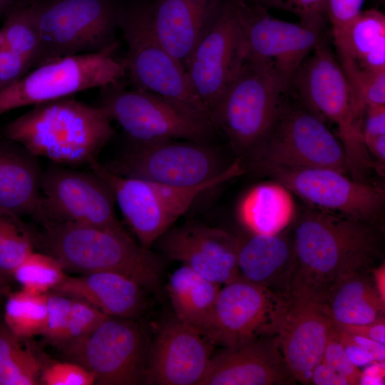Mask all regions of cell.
Instances as JSON below:
<instances>
[{
    "label": "cell",
    "mask_w": 385,
    "mask_h": 385,
    "mask_svg": "<svg viewBox=\"0 0 385 385\" xmlns=\"http://www.w3.org/2000/svg\"><path fill=\"white\" fill-rule=\"evenodd\" d=\"M240 237L197 222L170 228L155 243L165 257L182 262L219 284L240 277L237 266Z\"/></svg>",
    "instance_id": "cell-21"
},
{
    "label": "cell",
    "mask_w": 385,
    "mask_h": 385,
    "mask_svg": "<svg viewBox=\"0 0 385 385\" xmlns=\"http://www.w3.org/2000/svg\"><path fill=\"white\" fill-rule=\"evenodd\" d=\"M292 226L295 267L290 288L321 302L331 284L371 272L382 259L378 226L310 206L296 214Z\"/></svg>",
    "instance_id": "cell-1"
},
{
    "label": "cell",
    "mask_w": 385,
    "mask_h": 385,
    "mask_svg": "<svg viewBox=\"0 0 385 385\" xmlns=\"http://www.w3.org/2000/svg\"><path fill=\"white\" fill-rule=\"evenodd\" d=\"M259 5L289 12L299 18L300 24L320 30L325 29L329 21L327 0H260Z\"/></svg>",
    "instance_id": "cell-36"
},
{
    "label": "cell",
    "mask_w": 385,
    "mask_h": 385,
    "mask_svg": "<svg viewBox=\"0 0 385 385\" xmlns=\"http://www.w3.org/2000/svg\"><path fill=\"white\" fill-rule=\"evenodd\" d=\"M237 266L240 277L284 296L289 292L295 267L292 233L254 235L240 238Z\"/></svg>",
    "instance_id": "cell-25"
},
{
    "label": "cell",
    "mask_w": 385,
    "mask_h": 385,
    "mask_svg": "<svg viewBox=\"0 0 385 385\" xmlns=\"http://www.w3.org/2000/svg\"><path fill=\"white\" fill-rule=\"evenodd\" d=\"M150 344L133 319L108 317L90 334L61 346L92 373L95 384L136 385L144 384Z\"/></svg>",
    "instance_id": "cell-12"
},
{
    "label": "cell",
    "mask_w": 385,
    "mask_h": 385,
    "mask_svg": "<svg viewBox=\"0 0 385 385\" xmlns=\"http://www.w3.org/2000/svg\"><path fill=\"white\" fill-rule=\"evenodd\" d=\"M40 379L46 385H92L95 378L91 372L73 361L58 362L47 366Z\"/></svg>",
    "instance_id": "cell-40"
},
{
    "label": "cell",
    "mask_w": 385,
    "mask_h": 385,
    "mask_svg": "<svg viewBox=\"0 0 385 385\" xmlns=\"http://www.w3.org/2000/svg\"><path fill=\"white\" fill-rule=\"evenodd\" d=\"M322 303L338 325L366 324L384 319L385 302L376 288L371 271L355 273L333 283Z\"/></svg>",
    "instance_id": "cell-28"
},
{
    "label": "cell",
    "mask_w": 385,
    "mask_h": 385,
    "mask_svg": "<svg viewBox=\"0 0 385 385\" xmlns=\"http://www.w3.org/2000/svg\"><path fill=\"white\" fill-rule=\"evenodd\" d=\"M31 69L27 58L7 48H0V90L16 82Z\"/></svg>",
    "instance_id": "cell-41"
},
{
    "label": "cell",
    "mask_w": 385,
    "mask_h": 385,
    "mask_svg": "<svg viewBox=\"0 0 385 385\" xmlns=\"http://www.w3.org/2000/svg\"><path fill=\"white\" fill-rule=\"evenodd\" d=\"M47 314L43 334L58 344L67 328L72 298L59 293H46Z\"/></svg>",
    "instance_id": "cell-38"
},
{
    "label": "cell",
    "mask_w": 385,
    "mask_h": 385,
    "mask_svg": "<svg viewBox=\"0 0 385 385\" xmlns=\"http://www.w3.org/2000/svg\"><path fill=\"white\" fill-rule=\"evenodd\" d=\"M40 364L23 346L21 338L0 324V385H35L40 378Z\"/></svg>",
    "instance_id": "cell-31"
},
{
    "label": "cell",
    "mask_w": 385,
    "mask_h": 385,
    "mask_svg": "<svg viewBox=\"0 0 385 385\" xmlns=\"http://www.w3.org/2000/svg\"><path fill=\"white\" fill-rule=\"evenodd\" d=\"M245 159L250 169L260 175L275 168H329L348 175L339 138L299 103L288 101L270 133Z\"/></svg>",
    "instance_id": "cell-9"
},
{
    "label": "cell",
    "mask_w": 385,
    "mask_h": 385,
    "mask_svg": "<svg viewBox=\"0 0 385 385\" xmlns=\"http://www.w3.org/2000/svg\"><path fill=\"white\" fill-rule=\"evenodd\" d=\"M299 103L337 127L348 175L366 181L375 162L364 144L363 121L356 113L348 81L326 38L304 58L289 87Z\"/></svg>",
    "instance_id": "cell-4"
},
{
    "label": "cell",
    "mask_w": 385,
    "mask_h": 385,
    "mask_svg": "<svg viewBox=\"0 0 385 385\" xmlns=\"http://www.w3.org/2000/svg\"><path fill=\"white\" fill-rule=\"evenodd\" d=\"M232 1L242 24L246 59L269 67L289 91L304 58L327 38L325 31L274 18L259 4Z\"/></svg>",
    "instance_id": "cell-15"
},
{
    "label": "cell",
    "mask_w": 385,
    "mask_h": 385,
    "mask_svg": "<svg viewBox=\"0 0 385 385\" xmlns=\"http://www.w3.org/2000/svg\"><path fill=\"white\" fill-rule=\"evenodd\" d=\"M32 230L34 247L56 259L64 270L125 275L147 291L158 292L164 270L162 257L124 232L63 222H41Z\"/></svg>",
    "instance_id": "cell-3"
},
{
    "label": "cell",
    "mask_w": 385,
    "mask_h": 385,
    "mask_svg": "<svg viewBox=\"0 0 385 385\" xmlns=\"http://www.w3.org/2000/svg\"><path fill=\"white\" fill-rule=\"evenodd\" d=\"M381 3H384V0H379Z\"/></svg>",
    "instance_id": "cell-52"
},
{
    "label": "cell",
    "mask_w": 385,
    "mask_h": 385,
    "mask_svg": "<svg viewBox=\"0 0 385 385\" xmlns=\"http://www.w3.org/2000/svg\"><path fill=\"white\" fill-rule=\"evenodd\" d=\"M43 170L38 157L21 145L0 138V207L34 217L41 199Z\"/></svg>",
    "instance_id": "cell-27"
},
{
    "label": "cell",
    "mask_w": 385,
    "mask_h": 385,
    "mask_svg": "<svg viewBox=\"0 0 385 385\" xmlns=\"http://www.w3.org/2000/svg\"><path fill=\"white\" fill-rule=\"evenodd\" d=\"M322 361L347 379L349 385L359 384L361 371L348 358L334 324L329 332Z\"/></svg>",
    "instance_id": "cell-39"
},
{
    "label": "cell",
    "mask_w": 385,
    "mask_h": 385,
    "mask_svg": "<svg viewBox=\"0 0 385 385\" xmlns=\"http://www.w3.org/2000/svg\"><path fill=\"white\" fill-rule=\"evenodd\" d=\"M46 294L21 289L9 295L4 312V324L18 337L43 334L46 322Z\"/></svg>",
    "instance_id": "cell-33"
},
{
    "label": "cell",
    "mask_w": 385,
    "mask_h": 385,
    "mask_svg": "<svg viewBox=\"0 0 385 385\" xmlns=\"http://www.w3.org/2000/svg\"><path fill=\"white\" fill-rule=\"evenodd\" d=\"M310 384L315 385H349L347 379L322 361L314 367Z\"/></svg>",
    "instance_id": "cell-46"
},
{
    "label": "cell",
    "mask_w": 385,
    "mask_h": 385,
    "mask_svg": "<svg viewBox=\"0 0 385 385\" xmlns=\"http://www.w3.org/2000/svg\"><path fill=\"white\" fill-rule=\"evenodd\" d=\"M151 14L150 1L136 0L121 5L118 28L128 47L123 62L130 85L168 98L215 128L207 111L192 90L185 69L157 38Z\"/></svg>",
    "instance_id": "cell-5"
},
{
    "label": "cell",
    "mask_w": 385,
    "mask_h": 385,
    "mask_svg": "<svg viewBox=\"0 0 385 385\" xmlns=\"http://www.w3.org/2000/svg\"><path fill=\"white\" fill-rule=\"evenodd\" d=\"M28 0H0V16H6L11 11Z\"/></svg>",
    "instance_id": "cell-50"
},
{
    "label": "cell",
    "mask_w": 385,
    "mask_h": 385,
    "mask_svg": "<svg viewBox=\"0 0 385 385\" xmlns=\"http://www.w3.org/2000/svg\"><path fill=\"white\" fill-rule=\"evenodd\" d=\"M371 274L376 288L382 299L385 302V265L380 263L371 270Z\"/></svg>",
    "instance_id": "cell-49"
},
{
    "label": "cell",
    "mask_w": 385,
    "mask_h": 385,
    "mask_svg": "<svg viewBox=\"0 0 385 385\" xmlns=\"http://www.w3.org/2000/svg\"><path fill=\"white\" fill-rule=\"evenodd\" d=\"M334 326L344 332L367 337L380 344H385L384 319L371 324L360 325H338L334 324Z\"/></svg>",
    "instance_id": "cell-44"
},
{
    "label": "cell",
    "mask_w": 385,
    "mask_h": 385,
    "mask_svg": "<svg viewBox=\"0 0 385 385\" xmlns=\"http://www.w3.org/2000/svg\"><path fill=\"white\" fill-rule=\"evenodd\" d=\"M245 61L240 19L233 1L226 0L185 67L192 90L210 118Z\"/></svg>",
    "instance_id": "cell-16"
},
{
    "label": "cell",
    "mask_w": 385,
    "mask_h": 385,
    "mask_svg": "<svg viewBox=\"0 0 385 385\" xmlns=\"http://www.w3.org/2000/svg\"><path fill=\"white\" fill-rule=\"evenodd\" d=\"M226 0H154L151 22L163 46L185 64Z\"/></svg>",
    "instance_id": "cell-23"
},
{
    "label": "cell",
    "mask_w": 385,
    "mask_h": 385,
    "mask_svg": "<svg viewBox=\"0 0 385 385\" xmlns=\"http://www.w3.org/2000/svg\"><path fill=\"white\" fill-rule=\"evenodd\" d=\"M332 36L336 56L350 90L385 71V15L381 11L361 10Z\"/></svg>",
    "instance_id": "cell-24"
},
{
    "label": "cell",
    "mask_w": 385,
    "mask_h": 385,
    "mask_svg": "<svg viewBox=\"0 0 385 385\" xmlns=\"http://www.w3.org/2000/svg\"><path fill=\"white\" fill-rule=\"evenodd\" d=\"M38 46V31L28 0L6 16L0 29V48H7L25 56L31 61L33 69Z\"/></svg>",
    "instance_id": "cell-34"
},
{
    "label": "cell",
    "mask_w": 385,
    "mask_h": 385,
    "mask_svg": "<svg viewBox=\"0 0 385 385\" xmlns=\"http://www.w3.org/2000/svg\"><path fill=\"white\" fill-rule=\"evenodd\" d=\"M369 154L371 153L377 159L379 168L382 170L385 163V135H380L366 145Z\"/></svg>",
    "instance_id": "cell-48"
},
{
    "label": "cell",
    "mask_w": 385,
    "mask_h": 385,
    "mask_svg": "<svg viewBox=\"0 0 385 385\" xmlns=\"http://www.w3.org/2000/svg\"><path fill=\"white\" fill-rule=\"evenodd\" d=\"M220 284L182 265L171 274L166 290L175 315L207 337Z\"/></svg>",
    "instance_id": "cell-30"
},
{
    "label": "cell",
    "mask_w": 385,
    "mask_h": 385,
    "mask_svg": "<svg viewBox=\"0 0 385 385\" xmlns=\"http://www.w3.org/2000/svg\"><path fill=\"white\" fill-rule=\"evenodd\" d=\"M227 166L207 143L171 140L135 143L106 168L124 177L187 188L209 181Z\"/></svg>",
    "instance_id": "cell-14"
},
{
    "label": "cell",
    "mask_w": 385,
    "mask_h": 385,
    "mask_svg": "<svg viewBox=\"0 0 385 385\" xmlns=\"http://www.w3.org/2000/svg\"><path fill=\"white\" fill-rule=\"evenodd\" d=\"M37 221L73 223L125 231L115 212V199L105 181L93 171L58 165L43 170Z\"/></svg>",
    "instance_id": "cell-13"
},
{
    "label": "cell",
    "mask_w": 385,
    "mask_h": 385,
    "mask_svg": "<svg viewBox=\"0 0 385 385\" xmlns=\"http://www.w3.org/2000/svg\"><path fill=\"white\" fill-rule=\"evenodd\" d=\"M88 165L92 171L108 185L140 245L148 249L188 211L203 192L246 171L242 161L237 158L209 181L192 187L180 188L118 175L96 159L92 160Z\"/></svg>",
    "instance_id": "cell-8"
},
{
    "label": "cell",
    "mask_w": 385,
    "mask_h": 385,
    "mask_svg": "<svg viewBox=\"0 0 385 385\" xmlns=\"http://www.w3.org/2000/svg\"><path fill=\"white\" fill-rule=\"evenodd\" d=\"M310 207L378 226L385 202L384 190L329 168H270L263 173Z\"/></svg>",
    "instance_id": "cell-17"
},
{
    "label": "cell",
    "mask_w": 385,
    "mask_h": 385,
    "mask_svg": "<svg viewBox=\"0 0 385 385\" xmlns=\"http://www.w3.org/2000/svg\"><path fill=\"white\" fill-rule=\"evenodd\" d=\"M53 291L87 302L109 317L133 319L148 304L146 289L132 279L111 272L66 276Z\"/></svg>",
    "instance_id": "cell-26"
},
{
    "label": "cell",
    "mask_w": 385,
    "mask_h": 385,
    "mask_svg": "<svg viewBox=\"0 0 385 385\" xmlns=\"http://www.w3.org/2000/svg\"><path fill=\"white\" fill-rule=\"evenodd\" d=\"M108 317L83 300L72 298L68 322L60 345L82 338L93 332Z\"/></svg>",
    "instance_id": "cell-37"
},
{
    "label": "cell",
    "mask_w": 385,
    "mask_h": 385,
    "mask_svg": "<svg viewBox=\"0 0 385 385\" xmlns=\"http://www.w3.org/2000/svg\"><path fill=\"white\" fill-rule=\"evenodd\" d=\"M297 382L276 336H261L212 353L200 385H292Z\"/></svg>",
    "instance_id": "cell-22"
},
{
    "label": "cell",
    "mask_w": 385,
    "mask_h": 385,
    "mask_svg": "<svg viewBox=\"0 0 385 385\" xmlns=\"http://www.w3.org/2000/svg\"><path fill=\"white\" fill-rule=\"evenodd\" d=\"M214 344L175 314L160 325L150 344L144 384L200 385Z\"/></svg>",
    "instance_id": "cell-20"
},
{
    "label": "cell",
    "mask_w": 385,
    "mask_h": 385,
    "mask_svg": "<svg viewBox=\"0 0 385 385\" xmlns=\"http://www.w3.org/2000/svg\"><path fill=\"white\" fill-rule=\"evenodd\" d=\"M284 296L242 277L218 292L206 337L214 345L231 346L261 336H276Z\"/></svg>",
    "instance_id": "cell-18"
},
{
    "label": "cell",
    "mask_w": 385,
    "mask_h": 385,
    "mask_svg": "<svg viewBox=\"0 0 385 385\" xmlns=\"http://www.w3.org/2000/svg\"><path fill=\"white\" fill-rule=\"evenodd\" d=\"M384 361H374L361 371L359 384L381 385L384 383Z\"/></svg>",
    "instance_id": "cell-47"
},
{
    "label": "cell",
    "mask_w": 385,
    "mask_h": 385,
    "mask_svg": "<svg viewBox=\"0 0 385 385\" xmlns=\"http://www.w3.org/2000/svg\"><path fill=\"white\" fill-rule=\"evenodd\" d=\"M64 268L54 257L43 252H31L16 267L13 278L22 289L43 294L53 290L66 277Z\"/></svg>",
    "instance_id": "cell-35"
},
{
    "label": "cell",
    "mask_w": 385,
    "mask_h": 385,
    "mask_svg": "<svg viewBox=\"0 0 385 385\" xmlns=\"http://www.w3.org/2000/svg\"><path fill=\"white\" fill-rule=\"evenodd\" d=\"M296 214L292 192L277 181L252 188L237 207L240 223L254 235L279 234L292 225Z\"/></svg>",
    "instance_id": "cell-29"
},
{
    "label": "cell",
    "mask_w": 385,
    "mask_h": 385,
    "mask_svg": "<svg viewBox=\"0 0 385 385\" xmlns=\"http://www.w3.org/2000/svg\"><path fill=\"white\" fill-rule=\"evenodd\" d=\"M333 324L322 302L306 291L291 287L284 296L276 337L297 381L310 384Z\"/></svg>",
    "instance_id": "cell-19"
},
{
    "label": "cell",
    "mask_w": 385,
    "mask_h": 385,
    "mask_svg": "<svg viewBox=\"0 0 385 385\" xmlns=\"http://www.w3.org/2000/svg\"><path fill=\"white\" fill-rule=\"evenodd\" d=\"M335 329L348 358L355 366L357 367L367 366L376 361L375 357L371 352L355 344L346 333L339 330L336 327Z\"/></svg>",
    "instance_id": "cell-45"
},
{
    "label": "cell",
    "mask_w": 385,
    "mask_h": 385,
    "mask_svg": "<svg viewBox=\"0 0 385 385\" xmlns=\"http://www.w3.org/2000/svg\"><path fill=\"white\" fill-rule=\"evenodd\" d=\"M365 0H327L328 20L332 34L344 27L362 9Z\"/></svg>",
    "instance_id": "cell-42"
},
{
    "label": "cell",
    "mask_w": 385,
    "mask_h": 385,
    "mask_svg": "<svg viewBox=\"0 0 385 385\" xmlns=\"http://www.w3.org/2000/svg\"><path fill=\"white\" fill-rule=\"evenodd\" d=\"M114 51L64 56L33 68L0 90V115L121 81L125 68L113 57Z\"/></svg>",
    "instance_id": "cell-11"
},
{
    "label": "cell",
    "mask_w": 385,
    "mask_h": 385,
    "mask_svg": "<svg viewBox=\"0 0 385 385\" xmlns=\"http://www.w3.org/2000/svg\"><path fill=\"white\" fill-rule=\"evenodd\" d=\"M119 0H30L39 36L34 68L69 56L116 49Z\"/></svg>",
    "instance_id": "cell-6"
},
{
    "label": "cell",
    "mask_w": 385,
    "mask_h": 385,
    "mask_svg": "<svg viewBox=\"0 0 385 385\" xmlns=\"http://www.w3.org/2000/svg\"><path fill=\"white\" fill-rule=\"evenodd\" d=\"M239 1H242L250 4H259L260 0H235Z\"/></svg>",
    "instance_id": "cell-51"
},
{
    "label": "cell",
    "mask_w": 385,
    "mask_h": 385,
    "mask_svg": "<svg viewBox=\"0 0 385 385\" xmlns=\"http://www.w3.org/2000/svg\"><path fill=\"white\" fill-rule=\"evenodd\" d=\"M362 133L365 145L376 138L385 135V106H369L366 108Z\"/></svg>",
    "instance_id": "cell-43"
},
{
    "label": "cell",
    "mask_w": 385,
    "mask_h": 385,
    "mask_svg": "<svg viewBox=\"0 0 385 385\" xmlns=\"http://www.w3.org/2000/svg\"><path fill=\"white\" fill-rule=\"evenodd\" d=\"M111 121L101 107L68 96L33 106L4 127L2 138L58 165L88 164L113 137Z\"/></svg>",
    "instance_id": "cell-2"
},
{
    "label": "cell",
    "mask_w": 385,
    "mask_h": 385,
    "mask_svg": "<svg viewBox=\"0 0 385 385\" xmlns=\"http://www.w3.org/2000/svg\"><path fill=\"white\" fill-rule=\"evenodd\" d=\"M34 249L32 230L20 216L0 207V287Z\"/></svg>",
    "instance_id": "cell-32"
},
{
    "label": "cell",
    "mask_w": 385,
    "mask_h": 385,
    "mask_svg": "<svg viewBox=\"0 0 385 385\" xmlns=\"http://www.w3.org/2000/svg\"><path fill=\"white\" fill-rule=\"evenodd\" d=\"M101 107L135 143L171 140L207 143L215 130L158 94L128 90L121 81L100 88Z\"/></svg>",
    "instance_id": "cell-10"
},
{
    "label": "cell",
    "mask_w": 385,
    "mask_h": 385,
    "mask_svg": "<svg viewBox=\"0 0 385 385\" xmlns=\"http://www.w3.org/2000/svg\"><path fill=\"white\" fill-rule=\"evenodd\" d=\"M289 91L263 63L246 59L212 114L232 148L246 158L268 135L288 103Z\"/></svg>",
    "instance_id": "cell-7"
}]
</instances>
